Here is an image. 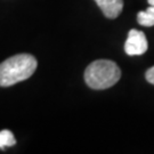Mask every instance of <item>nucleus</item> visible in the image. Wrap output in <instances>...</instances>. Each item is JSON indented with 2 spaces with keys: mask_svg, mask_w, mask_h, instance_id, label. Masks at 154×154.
I'll list each match as a JSON object with an SVG mask.
<instances>
[{
  "mask_svg": "<svg viewBox=\"0 0 154 154\" xmlns=\"http://www.w3.org/2000/svg\"><path fill=\"white\" fill-rule=\"evenodd\" d=\"M38 62L30 54H18L0 64V86L9 87L24 81L37 70Z\"/></svg>",
  "mask_w": 154,
  "mask_h": 154,
  "instance_id": "nucleus-1",
  "label": "nucleus"
},
{
  "mask_svg": "<svg viewBox=\"0 0 154 154\" xmlns=\"http://www.w3.org/2000/svg\"><path fill=\"white\" fill-rule=\"evenodd\" d=\"M121 78L120 67L109 60H98L89 64L85 71V81L96 90L111 88Z\"/></svg>",
  "mask_w": 154,
  "mask_h": 154,
  "instance_id": "nucleus-2",
  "label": "nucleus"
},
{
  "mask_svg": "<svg viewBox=\"0 0 154 154\" xmlns=\"http://www.w3.org/2000/svg\"><path fill=\"white\" fill-rule=\"evenodd\" d=\"M149 48L147 39L142 31L132 29L128 33V38L125 44V51L129 56H139L146 53Z\"/></svg>",
  "mask_w": 154,
  "mask_h": 154,
  "instance_id": "nucleus-3",
  "label": "nucleus"
},
{
  "mask_svg": "<svg viewBox=\"0 0 154 154\" xmlns=\"http://www.w3.org/2000/svg\"><path fill=\"white\" fill-rule=\"evenodd\" d=\"M107 18H116L123 9V0H95Z\"/></svg>",
  "mask_w": 154,
  "mask_h": 154,
  "instance_id": "nucleus-4",
  "label": "nucleus"
},
{
  "mask_svg": "<svg viewBox=\"0 0 154 154\" xmlns=\"http://www.w3.org/2000/svg\"><path fill=\"white\" fill-rule=\"evenodd\" d=\"M137 21L143 26H154V6H149L146 11H139Z\"/></svg>",
  "mask_w": 154,
  "mask_h": 154,
  "instance_id": "nucleus-5",
  "label": "nucleus"
},
{
  "mask_svg": "<svg viewBox=\"0 0 154 154\" xmlns=\"http://www.w3.org/2000/svg\"><path fill=\"white\" fill-rule=\"evenodd\" d=\"M16 144V139L13 132L8 129L0 131V149H5L6 147H11Z\"/></svg>",
  "mask_w": 154,
  "mask_h": 154,
  "instance_id": "nucleus-6",
  "label": "nucleus"
},
{
  "mask_svg": "<svg viewBox=\"0 0 154 154\" xmlns=\"http://www.w3.org/2000/svg\"><path fill=\"white\" fill-rule=\"evenodd\" d=\"M145 78H146V80H147L149 83L154 85V66H152L151 69H149V70L146 71Z\"/></svg>",
  "mask_w": 154,
  "mask_h": 154,
  "instance_id": "nucleus-7",
  "label": "nucleus"
},
{
  "mask_svg": "<svg viewBox=\"0 0 154 154\" xmlns=\"http://www.w3.org/2000/svg\"><path fill=\"white\" fill-rule=\"evenodd\" d=\"M149 1V6H154V0H147Z\"/></svg>",
  "mask_w": 154,
  "mask_h": 154,
  "instance_id": "nucleus-8",
  "label": "nucleus"
}]
</instances>
